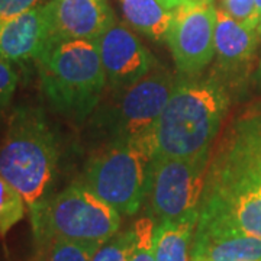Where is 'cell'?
I'll return each instance as SVG.
<instances>
[{"label":"cell","mask_w":261,"mask_h":261,"mask_svg":"<svg viewBox=\"0 0 261 261\" xmlns=\"http://www.w3.org/2000/svg\"><path fill=\"white\" fill-rule=\"evenodd\" d=\"M199 214L155 224L154 254L157 261H190V247Z\"/></svg>","instance_id":"15"},{"label":"cell","mask_w":261,"mask_h":261,"mask_svg":"<svg viewBox=\"0 0 261 261\" xmlns=\"http://www.w3.org/2000/svg\"><path fill=\"white\" fill-rule=\"evenodd\" d=\"M257 82L261 86V60L260 63H258V68H257Z\"/></svg>","instance_id":"25"},{"label":"cell","mask_w":261,"mask_h":261,"mask_svg":"<svg viewBox=\"0 0 261 261\" xmlns=\"http://www.w3.org/2000/svg\"><path fill=\"white\" fill-rule=\"evenodd\" d=\"M255 5H257V9H258V12H260L261 15V0H255Z\"/></svg>","instance_id":"27"},{"label":"cell","mask_w":261,"mask_h":261,"mask_svg":"<svg viewBox=\"0 0 261 261\" xmlns=\"http://www.w3.org/2000/svg\"><path fill=\"white\" fill-rule=\"evenodd\" d=\"M231 102V92L214 73L176 77L154 130L155 155L193 157L212 148Z\"/></svg>","instance_id":"2"},{"label":"cell","mask_w":261,"mask_h":261,"mask_svg":"<svg viewBox=\"0 0 261 261\" xmlns=\"http://www.w3.org/2000/svg\"><path fill=\"white\" fill-rule=\"evenodd\" d=\"M53 38L96 41L115 25L108 0H48L45 3Z\"/></svg>","instance_id":"12"},{"label":"cell","mask_w":261,"mask_h":261,"mask_svg":"<svg viewBox=\"0 0 261 261\" xmlns=\"http://www.w3.org/2000/svg\"><path fill=\"white\" fill-rule=\"evenodd\" d=\"M135 248V229L134 226L116 232L96 250L92 261H129Z\"/></svg>","instance_id":"19"},{"label":"cell","mask_w":261,"mask_h":261,"mask_svg":"<svg viewBox=\"0 0 261 261\" xmlns=\"http://www.w3.org/2000/svg\"><path fill=\"white\" fill-rule=\"evenodd\" d=\"M258 32H260V35H261V15H260V22H258Z\"/></svg>","instance_id":"28"},{"label":"cell","mask_w":261,"mask_h":261,"mask_svg":"<svg viewBox=\"0 0 261 261\" xmlns=\"http://www.w3.org/2000/svg\"><path fill=\"white\" fill-rule=\"evenodd\" d=\"M58 163V144L45 113L18 106L0 140V176L9 181L29 207L48 196Z\"/></svg>","instance_id":"4"},{"label":"cell","mask_w":261,"mask_h":261,"mask_svg":"<svg viewBox=\"0 0 261 261\" xmlns=\"http://www.w3.org/2000/svg\"><path fill=\"white\" fill-rule=\"evenodd\" d=\"M209 154L211 149L193 157H154L147 195L154 222L199 214Z\"/></svg>","instance_id":"8"},{"label":"cell","mask_w":261,"mask_h":261,"mask_svg":"<svg viewBox=\"0 0 261 261\" xmlns=\"http://www.w3.org/2000/svg\"><path fill=\"white\" fill-rule=\"evenodd\" d=\"M18 86V74L12 63L0 56V109L8 106Z\"/></svg>","instance_id":"22"},{"label":"cell","mask_w":261,"mask_h":261,"mask_svg":"<svg viewBox=\"0 0 261 261\" xmlns=\"http://www.w3.org/2000/svg\"><path fill=\"white\" fill-rule=\"evenodd\" d=\"M121 9L130 28L155 42L167 39L174 12L163 6L159 0H121Z\"/></svg>","instance_id":"16"},{"label":"cell","mask_w":261,"mask_h":261,"mask_svg":"<svg viewBox=\"0 0 261 261\" xmlns=\"http://www.w3.org/2000/svg\"><path fill=\"white\" fill-rule=\"evenodd\" d=\"M261 258V238L244 233L197 232L190 261H252Z\"/></svg>","instance_id":"14"},{"label":"cell","mask_w":261,"mask_h":261,"mask_svg":"<svg viewBox=\"0 0 261 261\" xmlns=\"http://www.w3.org/2000/svg\"><path fill=\"white\" fill-rule=\"evenodd\" d=\"M25 206L20 193L0 176V237H5L25 216Z\"/></svg>","instance_id":"18"},{"label":"cell","mask_w":261,"mask_h":261,"mask_svg":"<svg viewBox=\"0 0 261 261\" xmlns=\"http://www.w3.org/2000/svg\"><path fill=\"white\" fill-rule=\"evenodd\" d=\"M174 83L171 71L157 64L137 83L113 90L109 100L94 111L96 134L106 142L154 137Z\"/></svg>","instance_id":"7"},{"label":"cell","mask_w":261,"mask_h":261,"mask_svg":"<svg viewBox=\"0 0 261 261\" xmlns=\"http://www.w3.org/2000/svg\"><path fill=\"white\" fill-rule=\"evenodd\" d=\"M44 3L47 2L44 0H0V25Z\"/></svg>","instance_id":"23"},{"label":"cell","mask_w":261,"mask_h":261,"mask_svg":"<svg viewBox=\"0 0 261 261\" xmlns=\"http://www.w3.org/2000/svg\"><path fill=\"white\" fill-rule=\"evenodd\" d=\"M31 261H92L100 244L75 243L67 240H48L37 243Z\"/></svg>","instance_id":"17"},{"label":"cell","mask_w":261,"mask_h":261,"mask_svg":"<svg viewBox=\"0 0 261 261\" xmlns=\"http://www.w3.org/2000/svg\"><path fill=\"white\" fill-rule=\"evenodd\" d=\"M159 2L163 6H166V8L170 10H174L177 6H180L181 3H185V0H159Z\"/></svg>","instance_id":"24"},{"label":"cell","mask_w":261,"mask_h":261,"mask_svg":"<svg viewBox=\"0 0 261 261\" xmlns=\"http://www.w3.org/2000/svg\"><path fill=\"white\" fill-rule=\"evenodd\" d=\"M51 38L44 3L0 25V56L10 63L37 60Z\"/></svg>","instance_id":"13"},{"label":"cell","mask_w":261,"mask_h":261,"mask_svg":"<svg viewBox=\"0 0 261 261\" xmlns=\"http://www.w3.org/2000/svg\"><path fill=\"white\" fill-rule=\"evenodd\" d=\"M185 2H193V3H214V0H185Z\"/></svg>","instance_id":"26"},{"label":"cell","mask_w":261,"mask_h":261,"mask_svg":"<svg viewBox=\"0 0 261 261\" xmlns=\"http://www.w3.org/2000/svg\"><path fill=\"white\" fill-rule=\"evenodd\" d=\"M196 231L261 238V103L214 142Z\"/></svg>","instance_id":"1"},{"label":"cell","mask_w":261,"mask_h":261,"mask_svg":"<svg viewBox=\"0 0 261 261\" xmlns=\"http://www.w3.org/2000/svg\"><path fill=\"white\" fill-rule=\"evenodd\" d=\"M258 29L244 28L225 10H216L214 73L231 92L250 73L258 45Z\"/></svg>","instance_id":"11"},{"label":"cell","mask_w":261,"mask_h":261,"mask_svg":"<svg viewBox=\"0 0 261 261\" xmlns=\"http://www.w3.org/2000/svg\"><path fill=\"white\" fill-rule=\"evenodd\" d=\"M34 241L67 240L102 245L121 228L119 212L83 181H75L29 207Z\"/></svg>","instance_id":"5"},{"label":"cell","mask_w":261,"mask_h":261,"mask_svg":"<svg viewBox=\"0 0 261 261\" xmlns=\"http://www.w3.org/2000/svg\"><path fill=\"white\" fill-rule=\"evenodd\" d=\"M216 8L185 2L174 12L167 34L170 53L180 75H199L215 58Z\"/></svg>","instance_id":"9"},{"label":"cell","mask_w":261,"mask_h":261,"mask_svg":"<svg viewBox=\"0 0 261 261\" xmlns=\"http://www.w3.org/2000/svg\"><path fill=\"white\" fill-rule=\"evenodd\" d=\"M35 61L53 111L82 122L99 108L108 80L93 41L51 38Z\"/></svg>","instance_id":"3"},{"label":"cell","mask_w":261,"mask_h":261,"mask_svg":"<svg viewBox=\"0 0 261 261\" xmlns=\"http://www.w3.org/2000/svg\"><path fill=\"white\" fill-rule=\"evenodd\" d=\"M154 157V137L109 141L92 154L80 181L119 214L135 215L147 200Z\"/></svg>","instance_id":"6"},{"label":"cell","mask_w":261,"mask_h":261,"mask_svg":"<svg viewBox=\"0 0 261 261\" xmlns=\"http://www.w3.org/2000/svg\"><path fill=\"white\" fill-rule=\"evenodd\" d=\"M221 9L244 28L258 29L260 12L255 0H221Z\"/></svg>","instance_id":"21"},{"label":"cell","mask_w":261,"mask_h":261,"mask_svg":"<svg viewBox=\"0 0 261 261\" xmlns=\"http://www.w3.org/2000/svg\"><path fill=\"white\" fill-rule=\"evenodd\" d=\"M252 261H261V258H257V260H252Z\"/></svg>","instance_id":"29"},{"label":"cell","mask_w":261,"mask_h":261,"mask_svg":"<svg viewBox=\"0 0 261 261\" xmlns=\"http://www.w3.org/2000/svg\"><path fill=\"white\" fill-rule=\"evenodd\" d=\"M112 90L137 83L157 65L144 44L125 25L115 23L94 41Z\"/></svg>","instance_id":"10"},{"label":"cell","mask_w":261,"mask_h":261,"mask_svg":"<svg viewBox=\"0 0 261 261\" xmlns=\"http://www.w3.org/2000/svg\"><path fill=\"white\" fill-rule=\"evenodd\" d=\"M154 228L155 222L149 216L135 222V248L129 261H157L154 254Z\"/></svg>","instance_id":"20"}]
</instances>
